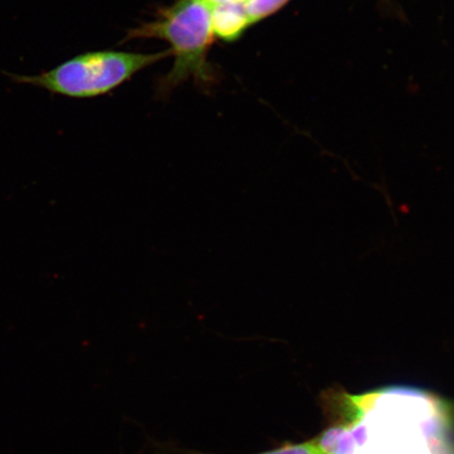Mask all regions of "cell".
Returning <instances> with one entry per match:
<instances>
[{"label": "cell", "mask_w": 454, "mask_h": 454, "mask_svg": "<svg viewBox=\"0 0 454 454\" xmlns=\"http://www.w3.org/2000/svg\"><path fill=\"white\" fill-rule=\"evenodd\" d=\"M206 2L214 7V5L223 4H244L247 0H206Z\"/></svg>", "instance_id": "obj_6"}, {"label": "cell", "mask_w": 454, "mask_h": 454, "mask_svg": "<svg viewBox=\"0 0 454 454\" xmlns=\"http://www.w3.org/2000/svg\"><path fill=\"white\" fill-rule=\"evenodd\" d=\"M137 38H158L169 43L175 61L163 79L164 90L177 88L190 79L200 83L211 81L207 56L215 35L212 7L206 0H177L154 20L129 33L128 39Z\"/></svg>", "instance_id": "obj_1"}, {"label": "cell", "mask_w": 454, "mask_h": 454, "mask_svg": "<svg viewBox=\"0 0 454 454\" xmlns=\"http://www.w3.org/2000/svg\"><path fill=\"white\" fill-rule=\"evenodd\" d=\"M212 22L215 37L229 43L237 42L252 27L242 4L214 5Z\"/></svg>", "instance_id": "obj_3"}, {"label": "cell", "mask_w": 454, "mask_h": 454, "mask_svg": "<svg viewBox=\"0 0 454 454\" xmlns=\"http://www.w3.org/2000/svg\"><path fill=\"white\" fill-rule=\"evenodd\" d=\"M141 454V453H140ZM145 454H215L183 448L172 442L151 441ZM252 454H325L316 439L304 442H284L270 450Z\"/></svg>", "instance_id": "obj_4"}, {"label": "cell", "mask_w": 454, "mask_h": 454, "mask_svg": "<svg viewBox=\"0 0 454 454\" xmlns=\"http://www.w3.org/2000/svg\"><path fill=\"white\" fill-rule=\"evenodd\" d=\"M168 56H172L169 51L154 54L99 51L77 56L42 75L24 77L22 82L73 98H98Z\"/></svg>", "instance_id": "obj_2"}, {"label": "cell", "mask_w": 454, "mask_h": 454, "mask_svg": "<svg viewBox=\"0 0 454 454\" xmlns=\"http://www.w3.org/2000/svg\"><path fill=\"white\" fill-rule=\"evenodd\" d=\"M288 2L289 0H247L243 7L254 26L278 12Z\"/></svg>", "instance_id": "obj_5"}]
</instances>
